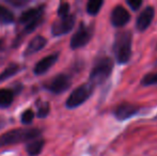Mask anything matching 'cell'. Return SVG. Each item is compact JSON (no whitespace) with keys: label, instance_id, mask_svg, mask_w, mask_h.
Returning <instances> with one entry per match:
<instances>
[{"label":"cell","instance_id":"6da1fadb","mask_svg":"<svg viewBox=\"0 0 157 156\" xmlns=\"http://www.w3.org/2000/svg\"><path fill=\"white\" fill-rule=\"evenodd\" d=\"M40 135H41V131L37 128L12 129L0 136V148L37 139Z\"/></svg>","mask_w":157,"mask_h":156},{"label":"cell","instance_id":"7a4b0ae2","mask_svg":"<svg viewBox=\"0 0 157 156\" xmlns=\"http://www.w3.org/2000/svg\"><path fill=\"white\" fill-rule=\"evenodd\" d=\"M132 36L129 31H120L116 34L113 42V54L119 64H125L132 57Z\"/></svg>","mask_w":157,"mask_h":156},{"label":"cell","instance_id":"3957f363","mask_svg":"<svg viewBox=\"0 0 157 156\" xmlns=\"http://www.w3.org/2000/svg\"><path fill=\"white\" fill-rule=\"evenodd\" d=\"M112 70H113V62L111 59L108 57L98 59L90 73L89 82H91L94 87L96 85H101L110 77Z\"/></svg>","mask_w":157,"mask_h":156},{"label":"cell","instance_id":"277c9868","mask_svg":"<svg viewBox=\"0 0 157 156\" xmlns=\"http://www.w3.org/2000/svg\"><path fill=\"white\" fill-rule=\"evenodd\" d=\"M94 86L91 82L83 83L74 90L66 100V107L70 109H74L82 105L86 101H88L93 94Z\"/></svg>","mask_w":157,"mask_h":156},{"label":"cell","instance_id":"5b68a950","mask_svg":"<svg viewBox=\"0 0 157 156\" xmlns=\"http://www.w3.org/2000/svg\"><path fill=\"white\" fill-rule=\"evenodd\" d=\"M92 36H93V27L87 26L85 24H80L78 30L75 32L74 36L71 39V47L73 49L83 47L90 42Z\"/></svg>","mask_w":157,"mask_h":156},{"label":"cell","instance_id":"8992f818","mask_svg":"<svg viewBox=\"0 0 157 156\" xmlns=\"http://www.w3.org/2000/svg\"><path fill=\"white\" fill-rule=\"evenodd\" d=\"M72 85V78L66 74H59L54 79L45 85V88L54 94H60L65 92Z\"/></svg>","mask_w":157,"mask_h":156},{"label":"cell","instance_id":"52a82bcc","mask_svg":"<svg viewBox=\"0 0 157 156\" xmlns=\"http://www.w3.org/2000/svg\"><path fill=\"white\" fill-rule=\"evenodd\" d=\"M75 25V16L74 15H67L65 17H61L58 21H56L52 24V33L55 36H64L68 33L71 30L74 28Z\"/></svg>","mask_w":157,"mask_h":156},{"label":"cell","instance_id":"ba28073f","mask_svg":"<svg viewBox=\"0 0 157 156\" xmlns=\"http://www.w3.org/2000/svg\"><path fill=\"white\" fill-rule=\"evenodd\" d=\"M110 21H111L112 26L114 27H123V26L127 25L128 21H130V14L124 6H118L112 10Z\"/></svg>","mask_w":157,"mask_h":156},{"label":"cell","instance_id":"9c48e42d","mask_svg":"<svg viewBox=\"0 0 157 156\" xmlns=\"http://www.w3.org/2000/svg\"><path fill=\"white\" fill-rule=\"evenodd\" d=\"M139 111V107L135 104H130V103H122L120 104L116 109H114L113 113L114 117L120 121H124L127 119L132 118Z\"/></svg>","mask_w":157,"mask_h":156},{"label":"cell","instance_id":"30bf717a","mask_svg":"<svg viewBox=\"0 0 157 156\" xmlns=\"http://www.w3.org/2000/svg\"><path fill=\"white\" fill-rule=\"evenodd\" d=\"M155 16V10L153 6H147L137 18L136 27L139 31H144L150 27Z\"/></svg>","mask_w":157,"mask_h":156},{"label":"cell","instance_id":"8fae6325","mask_svg":"<svg viewBox=\"0 0 157 156\" xmlns=\"http://www.w3.org/2000/svg\"><path fill=\"white\" fill-rule=\"evenodd\" d=\"M58 57H59V54L56 52V54L49 55V56L45 57V58H43L42 60H40L39 62L35 64L34 69H33V73H34L35 75H42V74L46 73V72L57 62Z\"/></svg>","mask_w":157,"mask_h":156},{"label":"cell","instance_id":"7c38bea8","mask_svg":"<svg viewBox=\"0 0 157 156\" xmlns=\"http://www.w3.org/2000/svg\"><path fill=\"white\" fill-rule=\"evenodd\" d=\"M43 13H44V6H37V8L29 9V10L25 11V12L21 15L19 21H21V23H24L27 25V24L31 23V21H35V19L42 18Z\"/></svg>","mask_w":157,"mask_h":156},{"label":"cell","instance_id":"4fadbf2b","mask_svg":"<svg viewBox=\"0 0 157 156\" xmlns=\"http://www.w3.org/2000/svg\"><path fill=\"white\" fill-rule=\"evenodd\" d=\"M47 40L42 36H34L31 41H30L29 45L27 46L25 50V56H31V55L35 54V52L40 51L41 49H43L46 46Z\"/></svg>","mask_w":157,"mask_h":156},{"label":"cell","instance_id":"5bb4252c","mask_svg":"<svg viewBox=\"0 0 157 156\" xmlns=\"http://www.w3.org/2000/svg\"><path fill=\"white\" fill-rule=\"evenodd\" d=\"M44 144H45V141L43 139H41V138L34 139L26 146V152L29 156H37L43 150Z\"/></svg>","mask_w":157,"mask_h":156},{"label":"cell","instance_id":"9a60e30c","mask_svg":"<svg viewBox=\"0 0 157 156\" xmlns=\"http://www.w3.org/2000/svg\"><path fill=\"white\" fill-rule=\"evenodd\" d=\"M14 94L9 89H0V107L6 108L13 102Z\"/></svg>","mask_w":157,"mask_h":156},{"label":"cell","instance_id":"2e32d148","mask_svg":"<svg viewBox=\"0 0 157 156\" xmlns=\"http://www.w3.org/2000/svg\"><path fill=\"white\" fill-rule=\"evenodd\" d=\"M18 71H19L18 64H15V63L10 64L9 67H6V69H4V71L2 72V73H0V82H2V81L6 80V79L14 76Z\"/></svg>","mask_w":157,"mask_h":156},{"label":"cell","instance_id":"e0dca14e","mask_svg":"<svg viewBox=\"0 0 157 156\" xmlns=\"http://www.w3.org/2000/svg\"><path fill=\"white\" fill-rule=\"evenodd\" d=\"M103 4L104 1H101V0H90L87 4V12L90 15H96L101 11Z\"/></svg>","mask_w":157,"mask_h":156},{"label":"cell","instance_id":"ac0fdd59","mask_svg":"<svg viewBox=\"0 0 157 156\" xmlns=\"http://www.w3.org/2000/svg\"><path fill=\"white\" fill-rule=\"evenodd\" d=\"M14 21V15L6 8L0 6V24H10Z\"/></svg>","mask_w":157,"mask_h":156},{"label":"cell","instance_id":"d6986e66","mask_svg":"<svg viewBox=\"0 0 157 156\" xmlns=\"http://www.w3.org/2000/svg\"><path fill=\"white\" fill-rule=\"evenodd\" d=\"M141 85L144 86V87L157 85V72L156 73H152V74L145 75L144 78L141 80Z\"/></svg>","mask_w":157,"mask_h":156},{"label":"cell","instance_id":"ffe728a7","mask_svg":"<svg viewBox=\"0 0 157 156\" xmlns=\"http://www.w3.org/2000/svg\"><path fill=\"white\" fill-rule=\"evenodd\" d=\"M49 110H50L49 104H48L47 102L42 103L41 105H39V106H37V117H39V118L47 117L48 113H49Z\"/></svg>","mask_w":157,"mask_h":156},{"label":"cell","instance_id":"44dd1931","mask_svg":"<svg viewBox=\"0 0 157 156\" xmlns=\"http://www.w3.org/2000/svg\"><path fill=\"white\" fill-rule=\"evenodd\" d=\"M67 15H70V4L67 2H63L58 8V16L59 18H61V17H65Z\"/></svg>","mask_w":157,"mask_h":156},{"label":"cell","instance_id":"7402d4cb","mask_svg":"<svg viewBox=\"0 0 157 156\" xmlns=\"http://www.w3.org/2000/svg\"><path fill=\"white\" fill-rule=\"evenodd\" d=\"M33 118H34V112L32 110H30V109H28V110L24 111L23 115H21V122L24 124H29V123L32 122Z\"/></svg>","mask_w":157,"mask_h":156},{"label":"cell","instance_id":"603a6c76","mask_svg":"<svg viewBox=\"0 0 157 156\" xmlns=\"http://www.w3.org/2000/svg\"><path fill=\"white\" fill-rule=\"evenodd\" d=\"M41 21H42V18H39V19H35V21H31V23L27 24V26H26V28H25V32H27V33L32 32L33 30L41 24Z\"/></svg>","mask_w":157,"mask_h":156},{"label":"cell","instance_id":"cb8c5ba5","mask_svg":"<svg viewBox=\"0 0 157 156\" xmlns=\"http://www.w3.org/2000/svg\"><path fill=\"white\" fill-rule=\"evenodd\" d=\"M127 4L130 6L132 10L137 11L142 6V1H141V0H127Z\"/></svg>","mask_w":157,"mask_h":156},{"label":"cell","instance_id":"d4e9b609","mask_svg":"<svg viewBox=\"0 0 157 156\" xmlns=\"http://www.w3.org/2000/svg\"><path fill=\"white\" fill-rule=\"evenodd\" d=\"M156 64H157V61H156Z\"/></svg>","mask_w":157,"mask_h":156}]
</instances>
